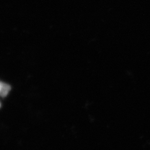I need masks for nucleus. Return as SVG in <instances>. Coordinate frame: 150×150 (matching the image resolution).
Listing matches in <instances>:
<instances>
[{"label":"nucleus","instance_id":"obj_1","mask_svg":"<svg viewBox=\"0 0 150 150\" xmlns=\"http://www.w3.org/2000/svg\"><path fill=\"white\" fill-rule=\"evenodd\" d=\"M11 90V86L8 84L0 81V96H7Z\"/></svg>","mask_w":150,"mask_h":150}]
</instances>
